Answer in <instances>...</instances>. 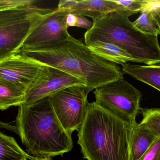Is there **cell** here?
I'll use <instances>...</instances> for the list:
<instances>
[{
	"label": "cell",
	"mask_w": 160,
	"mask_h": 160,
	"mask_svg": "<svg viewBox=\"0 0 160 160\" xmlns=\"http://www.w3.org/2000/svg\"><path fill=\"white\" fill-rule=\"evenodd\" d=\"M19 53L76 77L84 85L87 95L108 83L124 79L119 66L97 55L71 36L58 46Z\"/></svg>",
	"instance_id": "cell-1"
},
{
	"label": "cell",
	"mask_w": 160,
	"mask_h": 160,
	"mask_svg": "<svg viewBox=\"0 0 160 160\" xmlns=\"http://www.w3.org/2000/svg\"><path fill=\"white\" fill-rule=\"evenodd\" d=\"M16 126L27 154L33 157H63L73 148L71 134L60 123L50 97L20 105Z\"/></svg>",
	"instance_id": "cell-2"
},
{
	"label": "cell",
	"mask_w": 160,
	"mask_h": 160,
	"mask_svg": "<svg viewBox=\"0 0 160 160\" xmlns=\"http://www.w3.org/2000/svg\"><path fill=\"white\" fill-rule=\"evenodd\" d=\"M97 105L88 102L78 144L87 160H129L133 126Z\"/></svg>",
	"instance_id": "cell-3"
},
{
	"label": "cell",
	"mask_w": 160,
	"mask_h": 160,
	"mask_svg": "<svg viewBox=\"0 0 160 160\" xmlns=\"http://www.w3.org/2000/svg\"><path fill=\"white\" fill-rule=\"evenodd\" d=\"M132 15L127 10H117L94 21L92 28L85 34V45L96 41L111 43L126 51L141 64H160L158 36L138 30L129 19Z\"/></svg>",
	"instance_id": "cell-4"
},
{
	"label": "cell",
	"mask_w": 160,
	"mask_h": 160,
	"mask_svg": "<svg viewBox=\"0 0 160 160\" xmlns=\"http://www.w3.org/2000/svg\"><path fill=\"white\" fill-rule=\"evenodd\" d=\"M33 3L0 10V61L18 53L39 21L53 9Z\"/></svg>",
	"instance_id": "cell-5"
},
{
	"label": "cell",
	"mask_w": 160,
	"mask_h": 160,
	"mask_svg": "<svg viewBox=\"0 0 160 160\" xmlns=\"http://www.w3.org/2000/svg\"><path fill=\"white\" fill-rule=\"evenodd\" d=\"M95 103L114 115L132 125L141 110L142 95L124 79L108 83L95 89Z\"/></svg>",
	"instance_id": "cell-6"
},
{
	"label": "cell",
	"mask_w": 160,
	"mask_h": 160,
	"mask_svg": "<svg viewBox=\"0 0 160 160\" xmlns=\"http://www.w3.org/2000/svg\"><path fill=\"white\" fill-rule=\"evenodd\" d=\"M70 13L57 8L45 15L27 37L19 53L41 50L67 41L71 35L66 19Z\"/></svg>",
	"instance_id": "cell-7"
},
{
	"label": "cell",
	"mask_w": 160,
	"mask_h": 160,
	"mask_svg": "<svg viewBox=\"0 0 160 160\" xmlns=\"http://www.w3.org/2000/svg\"><path fill=\"white\" fill-rule=\"evenodd\" d=\"M87 94L82 84L65 88L50 96L52 108L64 129L78 131L87 111Z\"/></svg>",
	"instance_id": "cell-8"
},
{
	"label": "cell",
	"mask_w": 160,
	"mask_h": 160,
	"mask_svg": "<svg viewBox=\"0 0 160 160\" xmlns=\"http://www.w3.org/2000/svg\"><path fill=\"white\" fill-rule=\"evenodd\" d=\"M48 66L21 53L0 61V79L26 94L48 70Z\"/></svg>",
	"instance_id": "cell-9"
},
{
	"label": "cell",
	"mask_w": 160,
	"mask_h": 160,
	"mask_svg": "<svg viewBox=\"0 0 160 160\" xmlns=\"http://www.w3.org/2000/svg\"><path fill=\"white\" fill-rule=\"evenodd\" d=\"M81 84H83L80 80L72 75L48 66L46 74L25 94L22 104L31 105L39 100L51 96L65 88Z\"/></svg>",
	"instance_id": "cell-10"
},
{
	"label": "cell",
	"mask_w": 160,
	"mask_h": 160,
	"mask_svg": "<svg viewBox=\"0 0 160 160\" xmlns=\"http://www.w3.org/2000/svg\"><path fill=\"white\" fill-rule=\"evenodd\" d=\"M57 8L69 10L75 15L89 17L93 21L108 13L123 10L115 1L107 0H61Z\"/></svg>",
	"instance_id": "cell-11"
},
{
	"label": "cell",
	"mask_w": 160,
	"mask_h": 160,
	"mask_svg": "<svg viewBox=\"0 0 160 160\" xmlns=\"http://www.w3.org/2000/svg\"><path fill=\"white\" fill-rule=\"evenodd\" d=\"M158 138L143 123L133 126L130 144L129 160H140Z\"/></svg>",
	"instance_id": "cell-12"
},
{
	"label": "cell",
	"mask_w": 160,
	"mask_h": 160,
	"mask_svg": "<svg viewBox=\"0 0 160 160\" xmlns=\"http://www.w3.org/2000/svg\"><path fill=\"white\" fill-rule=\"evenodd\" d=\"M91 51L102 58L114 64L123 65L128 62L140 63L126 51L111 43L96 41L87 45Z\"/></svg>",
	"instance_id": "cell-13"
},
{
	"label": "cell",
	"mask_w": 160,
	"mask_h": 160,
	"mask_svg": "<svg viewBox=\"0 0 160 160\" xmlns=\"http://www.w3.org/2000/svg\"><path fill=\"white\" fill-rule=\"evenodd\" d=\"M122 71L160 92V65H142L127 63L122 65Z\"/></svg>",
	"instance_id": "cell-14"
},
{
	"label": "cell",
	"mask_w": 160,
	"mask_h": 160,
	"mask_svg": "<svg viewBox=\"0 0 160 160\" xmlns=\"http://www.w3.org/2000/svg\"><path fill=\"white\" fill-rule=\"evenodd\" d=\"M25 94L7 82L0 79V111H5L23 103Z\"/></svg>",
	"instance_id": "cell-15"
},
{
	"label": "cell",
	"mask_w": 160,
	"mask_h": 160,
	"mask_svg": "<svg viewBox=\"0 0 160 160\" xmlns=\"http://www.w3.org/2000/svg\"><path fill=\"white\" fill-rule=\"evenodd\" d=\"M140 13L139 18L132 22L134 26L146 34L158 36L160 34L159 18L156 11L149 7L148 4L147 7Z\"/></svg>",
	"instance_id": "cell-16"
},
{
	"label": "cell",
	"mask_w": 160,
	"mask_h": 160,
	"mask_svg": "<svg viewBox=\"0 0 160 160\" xmlns=\"http://www.w3.org/2000/svg\"><path fill=\"white\" fill-rule=\"evenodd\" d=\"M32 160L33 157L23 151L13 137L0 132V160Z\"/></svg>",
	"instance_id": "cell-17"
},
{
	"label": "cell",
	"mask_w": 160,
	"mask_h": 160,
	"mask_svg": "<svg viewBox=\"0 0 160 160\" xmlns=\"http://www.w3.org/2000/svg\"><path fill=\"white\" fill-rule=\"evenodd\" d=\"M143 123L157 138H160V109H141Z\"/></svg>",
	"instance_id": "cell-18"
},
{
	"label": "cell",
	"mask_w": 160,
	"mask_h": 160,
	"mask_svg": "<svg viewBox=\"0 0 160 160\" xmlns=\"http://www.w3.org/2000/svg\"><path fill=\"white\" fill-rule=\"evenodd\" d=\"M121 6L123 10H127L133 14L141 12L148 6V0H137V1H115Z\"/></svg>",
	"instance_id": "cell-19"
},
{
	"label": "cell",
	"mask_w": 160,
	"mask_h": 160,
	"mask_svg": "<svg viewBox=\"0 0 160 160\" xmlns=\"http://www.w3.org/2000/svg\"><path fill=\"white\" fill-rule=\"evenodd\" d=\"M140 160H160V138L156 140Z\"/></svg>",
	"instance_id": "cell-20"
},
{
	"label": "cell",
	"mask_w": 160,
	"mask_h": 160,
	"mask_svg": "<svg viewBox=\"0 0 160 160\" xmlns=\"http://www.w3.org/2000/svg\"><path fill=\"white\" fill-rule=\"evenodd\" d=\"M36 2L34 0H0V10L28 5Z\"/></svg>",
	"instance_id": "cell-21"
},
{
	"label": "cell",
	"mask_w": 160,
	"mask_h": 160,
	"mask_svg": "<svg viewBox=\"0 0 160 160\" xmlns=\"http://www.w3.org/2000/svg\"><path fill=\"white\" fill-rule=\"evenodd\" d=\"M77 15V21L76 23V27H81L89 30L92 28L93 23L91 22L89 20L87 19L85 17L80 15Z\"/></svg>",
	"instance_id": "cell-22"
},
{
	"label": "cell",
	"mask_w": 160,
	"mask_h": 160,
	"mask_svg": "<svg viewBox=\"0 0 160 160\" xmlns=\"http://www.w3.org/2000/svg\"><path fill=\"white\" fill-rule=\"evenodd\" d=\"M148 2L149 7L156 11L160 21V0H148Z\"/></svg>",
	"instance_id": "cell-23"
},
{
	"label": "cell",
	"mask_w": 160,
	"mask_h": 160,
	"mask_svg": "<svg viewBox=\"0 0 160 160\" xmlns=\"http://www.w3.org/2000/svg\"><path fill=\"white\" fill-rule=\"evenodd\" d=\"M0 128L5 129L10 131L18 134L16 125L15 126L11 123H7V122L0 121Z\"/></svg>",
	"instance_id": "cell-24"
},
{
	"label": "cell",
	"mask_w": 160,
	"mask_h": 160,
	"mask_svg": "<svg viewBox=\"0 0 160 160\" xmlns=\"http://www.w3.org/2000/svg\"><path fill=\"white\" fill-rule=\"evenodd\" d=\"M77 21V15L73 13H69L67 17L66 23L67 27L76 26Z\"/></svg>",
	"instance_id": "cell-25"
},
{
	"label": "cell",
	"mask_w": 160,
	"mask_h": 160,
	"mask_svg": "<svg viewBox=\"0 0 160 160\" xmlns=\"http://www.w3.org/2000/svg\"><path fill=\"white\" fill-rule=\"evenodd\" d=\"M52 158L46 157L42 158H34L32 160H52Z\"/></svg>",
	"instance_id": "cell-26"
},
{
	"label": "cell",
	"mask_w": 160,
	"mask_h": 160,
	"mask_svg": "<svg viewBox=\"0 0 160 160\" xmlns=\"http://www.w3.org/2000/svg\"><path fill=\"white\" fill-rule=\"evenodd\" d=\"M28 159L27 158H23V159L21 160H27Z\"/></svg>",
	"instance_id": "cell-27"
}]
</instances>
